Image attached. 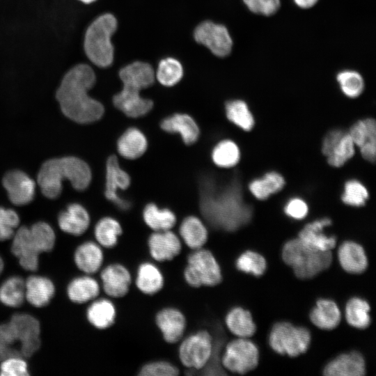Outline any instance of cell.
Listing matches in <instances>:
<instances>
[{
    "label": "cell",
    "instance_id": "30bf717a",
    "mask_svg": "<svg viewBox=\"0 0 376 376\" xmlns=\"http://www.w3.org/2000/svg\"><path fill=\"white\" fill-rule=\"evenodd\" d=\"M259 351L257 345L248 338H239L229 342L221 359L226 370L238 374H245L258 364Z\"/></svg>",
    "mask_w": 376,
    "mask_h": 376
},
{
    "label": "cell",
    "instance_id": "f35d334b",
    "mask_svg": "<svg viewBox=\"0 0 376 376\" xmlns=\"http://www.w3.org/2000/svg\"><path fill=\"white\" fill-rule=\"evenodd\" d=\"M225 109L228 119L240 129L250 131L253 127V116L244 100H230L226 102Z\"/></svg>",
    "mask_w": 376,
    "mask_h": 376
},
{
    "label": "cell",
    "instance_id": "b9f144b4",
    "mask_svg": "<svg viewBox=\"0 0 376 376\" xmlns=\"http://www.w3.org/2000/svg\"><path fill=\"white\" fill-rule=\"evenodd\" d=\"M355 145L348 132H345L326 157L328 164L335 168L343 166L355 153Z\"/></svg>",
    "mask_w": 376,
    "mask_h": 376
},
{
    "label": "cell",
    "instance_id": "2e32d148",
    "mask_svg": "<svg viewBox=\"0 0 376 376\" xmlns=\"http://www.w3.org/2000/svg\"><path fill=\"white\" fill-rule=\"evenodd\" d=\"M362 157L374 162L376 155V123L373 118L359 120L354 123L348 132Z\"/></svg>",
    "mask_w": 376,
    "mask_h": 376
},
{
    "label": "cell",
    "instance_id": "ab89813d",
    "mask_svg": "<svg viewBox=\"0 0 376 376\" xmlns=\"http://www.w3.org/2000/svg\"><path fill=\"white\" fill-rule=\"evenodd\" d=\"M336 81L341 92L347 97H359L365 88L362 75L357 70L346 69L338 72Z\"/></svg>",
    "mask_w": 376,
    "mask_h": 376
},
{
    "label": "cell",
    "instance_id": "db71d44e",
    "mask_svg": "<svg viewBox=\"0 0 376 376\" xmlns=\"http://www.w3.org/2000/svg\"><path fill=\"white\" fill-rule=\"evenodd\" d=\"M281 6V0H266L260 15L265 17L274 15L279 10Z\"/></svg>",
    "mask_w": 376,
    "mask_h": 376
},
{
    "label": "cell",
    "instance_id": "681fc988",
    "mask_svg": "<svg viewBox=\"0 0 376 376\" xmlns=\"http://www.w3.org/2000/svg\"><path fill=\"white\" fill-rule=\"evenodd\" d=\"M1 376H28V364L22 357H12L0 362Z\"/></svg>",
    "mask_w": 376,
    "mask_h": 376
},
{
    "label": "cell",
    "instance_id": "8d00e7d4",
    "mask_svg": "<svg viewBox=\"0 0 376 376\" xmlns=\"http://www.w3.org/2000/svg\"><path fill=\"white\" fill-rule=\"evenodd\" d=\"M25 300V281L15 276L7 279L0 286V301L3 305L17 308Z\"/></svg>",
    "mask_w": 376,
    "mask_h": 376
},
{
    "label": "cell",
    "instance_id": "d590c367",
    "mask_svg": "<svg viewBox=\"0 0 376 376\" xmlns=\"http://www.w3.org/2000/svg\"><path fill=\"white\" fill-rule=\"evenodd\" d=\"M370 311V307L367 301L360 297H352L345 306L346 321L353 327L366 329L371 322Z\"/></svg>",
    "mask_w": 376,
    "mask_h": 376
},
{
    "label": "cell",
    "instance_id": "836d02e7",
    "mask_svg": "<svg viewBox=\"0 0 376 376\" xmlns=\"http://www.w3.org/2000/svg\"><path fill=\"white\" fill-rule=\"evenodd\" d=\"M284 178L276 171L266 173L263 177L253 179L249 184V190L258 200H265L281 191L285 185Z\"/></svg>",
    "mask_w": 376,
    "mask_h": 376
},
{
    "label": "cell",
    "instance_id": "91938a15",
    "mask_svg": "<svg viewBox=\"0 0 376 376\" xmlns=\"http://www.w3.org/2000/svg\"><path fill=\"white\" fill-rule=\"evenodd\" d=\"M79 1H81V2L84 3H91L95 1L96 0H79Z\"/></svg>",
    "mask_w": 376,
    "mask_h": 376
},
{
    "label": "cell",
    "instance_id": "cb8c5ba5",
    "mask_svg": "<svg viewBox=\"0 0 376 376\" xmlns=\"http://www.w3.org/2000/svg\"><path fill=\"white\" fill-rule=\"evenodd\" d=\"M338 257L342 268L350 274H361L368 267V258L363 248L353 241L341 244Z\"/></svg>",
    "mask_w": 376,
    "mask_h": 376
},
{
    "label": "cell",
    "instance_id": "44dd1931",
    "mask_svg": "<svg viewBox=\"0 0 376 376\" xmlns=\"http://www.w3.org/2000/svg\"><path fill=\"white\" fill-rule=\"evenodd\" d=\"M331 220L323 217L311 221L299 231L298 238L310 246L320 251H331L336 244L334 235H327L324 228L331 224Z\"/></svg>",
    "mask_w": 376,
    "mask_h": 376
},
{
    "label": "cell",
    "instance_id": "d6986e66",
    "mask_svg": "<svg viewBox=\"0 0 376 376\" xmlns=\"http://www.w3.org/2000/svg\"><path fill=\"white\" fill-rule=\"evenodd\" d=\"M155 323L164 340L169 343L180 341L187 325L184 314L180 310L172 307L160 310L155 316Z\"/></svg>",
    "mask_w": 376,
    "mask_h": 376
},
{
    "label": "cell",
    "instance_id": "603a6c76",
    "mask_svg": "<svg viewBox=\"0 0 376 376\" xmlns=\"http://www.w3.org/2000/svg\"><path fill=\"white\" fill-rule=\"evenodd\" d=\"M61 230L68 234L78 236L86 231L90 225V217L86 210L78 203L68 205L58 217Z\"/></svg>",
    "mask_w": 376,
    "mask_h": 376
},
{
    "label": "cell",
    "instance_id": "6da1fadb",
    "mask_svg": "<svg viewBox=\"0 0 376 376\" xmlns=\"http://www.w3.org/2000/svg\"><path fill=\"white\" fill-rule=\"evenodd\" d=\"M95 82V72L86 64H79L65 74L56 97L66 117L85 124L95 122L102 116L104 107L88 94Z\"/></svg>",
    "mask_w": 376,
    "mask_h": 376
},
{
    "label": "cell",
    "instance_id": "5bb4252c",
    "mask_svg": "<svg viewBox=\"0 0 376 376\" xmlns=\"http://www.w3.org/2000/svg\"><path fill=\"white\" fill-rule=\"evenodd\" d=\"M11 253L18 259L22 269L36 272L39 267V256L30 233L29 228L25 226L18 228L12 237Z\"/></svg>",
    "mask_w": 376,
    "mask_h": 376
},
{
    "label": "cell",
    "instance_id": "e575fe53",
    "mask_svg": "<svg viewBox=\"0 0 376 376\" xmlns=\"http://www.w3.org/2000/svg\"><path fill=\"white\" fill-rule=\"evenodd\" d=\"M145 223L155 231L170 230L176 223L174 213L167 208H159L154 203L148 204L143 212Z\"/></svg>",
    "mask_w": 376,
    "mask_h": 376
},
{
    "label": "cell",
    "instance_id": "bcb514c9",
    "mask_svg": "<svg viewBox=\"0 0 376 376\" xmlns=\"http://www.w3.org/2000/svg\"><path fill=\"white\" fill-rule=\"evenodd\" d=\"M368 198V191L360 181L352 179L345 183L341 196V200L345 204L360 207L366 203Z\"/></svg>",
    "mask_w": 376,
    "mask_h": 376
},
{
    "label": "cell",
    "instance_id": "7dc6e473",
    "mask_svg": "<svg viewBox=\"0 0 376 376\" xmlns=\"http://www.w3.org/2000/svg\"><path fill=\"white\" fill-rule=\"evenodd\" d=\"M19 224V217L15 210L0 207V242L12 239Z\"/></svg>",
    "mask_w": 376,
    "mask_h": 376
},
{
    "label": "cell",
    "instance_id": "d6a6232c",
    "mask_svg": "<svg viewBox=\"0 0 376 376\" xmlns=\"http://www.w3.org/2000/svg\"><path fill=\"white\" fill-rule=\"evenodd\" d=\"M146 148V136L139 130L134 127L127 130L117 143V149L120 155L129 159L139 157L145 152Z\"/></svg>",
    "mask_w": 376,
    "mask_h": 376
},
{
    "label": "cell",
    "instance_id": "f1b7e54d",
    "mask_svg": "<svg viewBox=\"0 0 376 376\" xmlns=\"http://www.w3.org/2000/svg\"><path fill=\"white\" fill-rule=\"evenodd\" d=\"M179 233L185 244L193 250L202 248L207 240V230L196 217H186L180 226Z\"/></svg>",
    "mask_w": 376,
    "mask_h": 376
},
{
    "label": "cell",
    "instance_id": "680465c9",
    "mask_svg": "<svg viewBox=\"0 0 376 376\" xmlns=\"http://www.w3.org/2000/svg\"><path fill=\"white\" fill-rule=\"evenodd\" d=\"M3 268H4V263H3V258H1V256H0V275L2 273L3 270Z\"/></svg>",
    "mask_w": 376,
    "mask_h": 376
},
{
    "label": "cell",
    "instance_id": "74e56055",
    "mask_svg": "<svg viewBox=\"0 0 376 376\" xmlns=\"http://www.w3.org/2000/svg\"><path fill=\"white\" fill-rule=\"evenodd\" d=\"M122 232L120 223L109 217L101 219L94 229V235L97 244L107 249L113 248L116 245L118 237Z\"/></svg>",
    "mask_w": 376,
    "mask_h": 376
},
{
    "label": "cell",
    "instance_id": "4dcf8cb0",
    "mask_svg": "<svg viewBox=\"0 0 376 376\" xmlns=\"http://www.w3.org/2000/svg\"><path fill=\"white\" fill-rule=\"evenodd\" d=\"M164 282L162 273L154 264L146 262L139 266L136 285L141 292L154 295L163 288Z\"/></svg>",
    "mask_w": 376,
    "mask_h": 376
},
{
    "label": "cell",
    "instance_id": "f5cc1de1",
    "mask_svg": "<svg viewBox=\"0 0 376 376\" xmlns=\"http://www.w3.org/2000/svg\"><path fill=\"white\" fill-rule=\"evenodd\" d=\"M0 341L11 346L17 343L15 331L9 322L0 324Z\"/></svg>",
    "mask_w": 376,
    "mask_h": 376
},
{
    "label": "cell",
    "instance_id": "8992f818",
    "mask_svg": "<svg viewBox=\"0 0 376 376\" xmlns=\"http://www.w3.org/2000/svg\"><path fill=\"white\" fill-rule=\"evenodd\" d=\"M116 17L106 13L99 16L88 27L84 38V50L88 59L95 65L106 68L113 60L111 36L117 29Z\"/></svg>",
    "mask_w": 376,
    "mask_h": 376
},
{
    "label": "cell",
    "instance_id": "f546056e",
    "mask_svg": "<svg viewBox=\"0 0 376 376\" xmlns=\"http://www.w3.org/2000/svg\"><path fill=\"white\" fill-rule=\"evenodd\" d=\"M116 316L115 306L107 299L95 300L86 311L88 321L98 329H105L111 327L115 322Z\"/></svg>",
    "mask_w": 376,
    "mask_h": 376
},
{
    "label": "cell",
    "instance_id": "d4e9b609",
    "mask_svg": "<svg viewBox=\"0 0 376 376\" xmlns=\"http://www.w3.org/2000/svg\"><path fill=\"white\" fill-rule=\"evenodd\" d=\"M104 254L101 246L91 241L79 245L74 253L77 268L87 274L96 273L102 267Z\"/></svg>",
    "mask_w": 376,
    "mask_h": 376
},
{
    "label": "cell",
    "instance_id": "6f0895ef",
    "mask_svg": "<svg viewBox=\"0 0 376 376\" xmlns=\"http://www.w3.org/2000/svg\"><path fill=\"white\" fill-rule=\"evenodd\" d=\"M319 0H292L293 3L299 8L309 9L314 7Z\"/></svg>",
    "mask_w": 376,
    "mask_h": 376
},
{
    "label": "cell",
    "instance_id": "7a4b0ae2",
    "mask_svg": "<svg viewBox=\"0 0 376 376\" xmlns=\"http://www.w3.org/2000/svg\"><path fill=\"white\" fill-rule=\"evenodd\" d=\"M200 208L210 224L226 231H233L246 224L249 218L242 207L233 186H219L210 176L200 180Z\"/></svg>",
    "mask_w": 376,
    "mask_h": 376
},
{
    "label": "cell",
    "instance_id": "c3c4849f",
    "mask_svg": "<svg viewBox=\"0 0 376 376\" xmlns=\"http://www.w3.org/2000/svg\"><path fill=\"white\" fill-rule=\"evenodd\" d=\"M179 369L166 361H155L143 365L139 372L140 376H176Z\"/></svg>",
    "mask_w": 376,
    "mask_h": 376
},
{
    "label": "cell",
    "instance_id": "816d5d0a",
    "mask_svg": "<svg viewBox=\"0 0 376 376\" xmlns=\"http://www.w3.org/2000/svg\"><path fill=\"white\" fill-rule=\"evenodd\" d=\"M345 132L340 129H334L328 132L323 139L322 152L327 157Z\"/></svg>",
    "mask_w": 376,
    "mask_h": 376
},
{
    "label": "cell",
    "instance_id": "1f68e13d",
    "mask_svg": "<svg viewBox=\"0 0 376 376\" xmlns=\"http://www.w3.org/2000/svg\"><path fill=\"white\" fill-rule=\"evenodd\" d=\"M225 322L228 330L239 338H249L256 331L251 313L242 307H235L227 313Z\"/></svg>",
    "mask_w": 376,
    "mask_h": 376
},
{
    "label": "cell",
    "instance_id": "ac0fdd59",
    "mask_svg": "<svg viewBox=\"0 0 376 376\" xmlns=\"http://www.w3.org/2000/svg\"><path fill=\"white\" fill-rule=\"evenodd\" d=\"M104 292L114 298L123 297L127 294L132 277L126 267L113 263L105 267L100 273Z\"/></svg>",
    "mask_w": 376,
    "mask_h": 376
},
{
    "label": "cell",
    "instance_id": "484cf974",
    "mask_svg": "<svg viewBox=\"0 0 376 376\" xmlns=\"http://www.w3.org/2000/svg\"><path fill=\"white\" fill-rule=\"evenodd\" d=\"M312 323L321 329L331 330L341 320L340 311L335 301L329 299H320L310 312Z\"/></svg>",
    "mask_w": 376,
    "mask_h": 376
},
{
    "label": "cell",
    "instance_id": "f6af8a7d",
    "mask_svg": "<svg viewBox=\"0 0 376 376\" xmlns=\"http://www.w3.org/2000/svg\"><path fill=\"white\" fill-rule=\"evenodd\" d=\"M235 265L238 270L256 276H262L267 268L265 258L261 254L250 250L243 252L237 258Z\"/></svg>",
    "mask_w": 376,
    "mask_h": 376
},
{
    "label": "cell",
    "instance_id": "e0dca14e",
    "mask_svg": "<svg viewBox=\"0 0 376 376\" xmlns=\"http://www.w3.org/2000/svg\"><path fill=\"white\" fill-rule=\"evenodd\" d=\"M148 245L151 257L158 262L173 259L182 249L180 238L170 230L152 233L148 238Z\"/></svg>",
    "mask_w": 376,
    "mask_h": 376
},
{
    "label": "cell",
    "instance_id": "52a82bcc",
    "mask_svg": "<svg viewBox=\"0 0 376 376\" xmlns=\"http://www.w3.org/2000/svg\"><path fill=\"white\" fill-rule=\"evenodd\" d=\"M183 275L185 281L194 288L214 286L222 279L221 267L214 256L203 247L189 255Z\"/></svg>",
    "mask_w": 376,
    "mask_h": 376
},
{
    "label": "cell",
    "instance_id": "7c38bea8",
    "mask_svg": "<svg viewBox=\"0 0 376 376\" xmlns=\"http://www.w3.org/2000/svg\"><path fill=\"white\" fill-rule=\"evenodd\" d=\"M194 36L198 43L205 46L218 57H226L232 51V37L223 24L204 21L196 26Z\"/></svg>",
    "mask_w": 376,
    "mask_h": 376
},
{
    "label": "cell",
    "instance_id": "ffe728a7",
    "mask_svg": "<svg viewBox=\"0 0 376 376\" xmlns=\"http://www.w3.org/2000/svg\"><path fill=\"white\" fill-rule=\"evenodd\" d=\"M366 373V363L357 351L343 353L330 361L324 367L327 376H362Z\"/></svg>",
    "mask_w": 376,
    "mask_h": 376
},
{
    "label": "cell",
    "instance_id": "9c48e42d",
    "mask_svg": "<svg viewBox=\"0 0 376 376\" xmlns=\"http://www.w3.org/2000/svg\"><path fill=\"white\" fill-rule=\"evenodd\" d=\"M214 352L212 335L206 330H200L186 337L180 343L178 356L182 364L192 370L204 368L210 363Z\"/></svg>",
    "mask_w": 376,
    "mask_h": 376
},
{
    "label": "cell",
    "instance_id": "83f0119b",
    "mask_svg": "<svg viewBox=\"0 0 376 376\" xmlns=\"http://www.w3.org/2000/svg\"><path fill=\"white\" fill-rule=\"evenodd\" d=\"M100 291L98 282L88 275L73 279L67 287V295L70 300L79 304L95 299Z\"/></svg>",
    "mask_w": 376,
    "mask_h": 376
},
{
    "label": "cell",
    "instance_id": "f907efd6",
    "mask_svg": "<svg viewBox=\"0 0 376 376\" xmlns=\"http://www.w3.org/2000/svg\"><path fill=\"white\" fill-rule=\"evenodd\" d=\"M284 212L289 217L300 220L305 218L308 213V206L306 202L301 198H290L285 205Z\"/></svg>",
    "mask_w": 376,
    "mask_h": 376
},
{
    "label": "cell",
    "instance_id": "60d3db41",
    "mask_svg": "<svg viewBox=\"0 0 376 376\" xmlns=\"http://www.w3.org/2000/svg\"><path fill=\"white\" fill-rule=\"evenodd\" d=\"M212 159L219 167H233L238 163L240 159L239 147L231 140L221 141L213 148Z\"/></svg>",
    "mask_w": 376,
    "mask_h": 376
},
{
    "label": "cell",
    "instance_id": "4fadbf2b",
    "mask_svg": "<svg viewBox=\"0 0 376 376\" xmlns=\"http://www.w3.org/2000/svg\"><path fill=\"white\" fill-rule=\"evenodd\" d=\"M130 184L129 175L123 170L115 155L108 158L106 167L105 196L120 210H128L131 203L118 194V190L126 189Z\"/></svg>",
    "mask_w": 376,
    "mask_h": 376
},
{
    "label": "cell",
    "instance_id": "9f6ffc18",
    "mask_svg": "<svg viewBox=\"0 0 376 376\" xmlns=\"http://www.w3.org/2000/svg\"><path fill=\"white\" fill-rule=\"evenodd\" d=\"M242 1L250 12L260 15L266 0H242Z\"/></svg>",
    "mask_w": 376,
    "mask_h": 376
},
{
    "label": "cell",
    "instance_id": "7402d4cb",
    "mask_svg": "<svg viewBox=\"0 0 376 376\" xmlns=\"http://www.w3.org/2000/svg\"><path fill=\"white\" fill-rule=\"evenodd\" d=\"M55 294V285L49 278L31 275L25 281V299L33 306H47Z\"/></svg>",
    "mask_w": 376,
    "mask_h": 376
},
{
    "label": "cell",
    "instance_id": "277c9868",
    "mask_svg": "<svg viewBox=\"0 0 376 376\" xmlns=\"http://www.w3.org/2000/svg\"><path fill=\"white\" fill-rule=\"evenodd\" d=\"M92 174L88 165L75 157L54 158L42 164L38 174V183L47 198H56L62 191V182L66 179L77 190L86 189Z\"/></svg>",
    "mask_w": 376,
    "mask_h": 376
},
{
    "label": "cell",
    "instance_id": "ee69618b",
    "mask_svg": "<svg viewBox=\"0 0 376 376\" xmlns=\"http://www.w3.org/2000/svg\"><path fill=\"white\" fill-rule=\"evenodd\" d=\"M183 68L181 63L175 58H166L162 59L156 72V78L165 86L175 85L182 79Z\"/></svg>",
    "mask_w": 376,
    "mask_h": 376
},
{
    "label": "cell",
    "instance_id": "3957f363",
    "mask_svg": "<svg viewBox=\"0 0 376 376\" xmlns=\"http://www.w3.org/2000/svg\"><path fill=\"white\" fill-rule=\"evenodd\" d=\"M123 89L113 98L116 108L129 117H141L149 112L152 100L140 95V91L150 86L155 81L152 66L145 62L135 61L120 70Z\"/></svg>",
    "mask_w": 376,
    "mask_h": 376
},
{
    "label": "cell",
    "instance_id": "9a60e30c",
    "mask_svg": "<svg viewBox=\"0 0 376 376\" xmlns=\"http://www.w3.org/2000/svg\"><path fill=\"white\" fill-rule=\"evenodd\" d=\"M2 183L9 199L16 205L28 204L34 197L35 182L22 171H8L3 176Z\"/></svg>",
    "mask_w": 376,
    "mask_h": 376
},
{
    "label": "cell",
    "instance_id": "ba28073f",
    "mask_svg": "<svg viewBox=\"0 0 376 376\" xmlns=\"http://www.w3.org/2000/svg\"><path fill=\"white\" fill-rule=\"evenodd\" d=\"M310 331L288 322H279L271 329L269 343L280 354L297 357L305 353L311 343Z\"/></svg>",
    "mask_w": 376,
    "mask_h": 376
},
{
    "label": "cell",
    "instance_id": "4316f807",
    "mask_svg": "<svg viewBox=\"0 0 376 376\" xmlns=\"http://www.w3.org/2000/svg\"><path fill=\"white\" fill-rule=\"evenodd\" d=\"M161 127L166 132L178 133L186 144H192L198 138L199 129L194 120L189 115L175 113L164 118Z\"/></svg>",
    "mask_w": 376,
    "mask_h": 376
},
{
    "label": "cell",
    "instance_id": "7bdbcfd3",
    "mask_svg": "<svg viewBox=\"0 0 376 376\" xmlns=\"http://www.w3.org/2000/svg\"><path fill=\"white\" fill-rule=\"evenodd\" d=\"M32 240L38 250L42 253L51 251L56 243V235L47 223L38 221L29 227Z\"/></svg>",
    "mask_w": 376,
    "mask_h": 376
},
{
    "label": "cell",
    "instance_id": "5b68a950",
    "mask_svg": "<svg viewBox=\"0 0 376 376\" xmlns=\"http://www.w3.org/2000/svg\"><path fill=\"white\" fill-rule=\"evenodd\" d=\"M283 261L301 279L313 278L328 269L332 262L331 251H320L304 243L299 238L288 240L282 249Z\"/></svg>",
    "mask_w": 376,
    "mask_h": 376
},
{
    "label": "cell",
    "instance_id": "8fae6325",
    "mask_svg": "<svg viewBox=\"0 0 376 376\" xmlns=\"http://www.w3.org/2000/svg\"><path fill=\"white\" fill-rule=\"evenodd\" d=\"M8 322L19 343L21 356L31 357L41 346L40 322L34 316L22 313L13 314Z\"/></svg>",
    "mask_w": 376,
    "mask_h": 376
},
{
    "label": "cell",
    "instance_id": "11a10c76",
    "mask_svg": "<svg viewBox=\"0 0 376 376\" xmlns=\"http://www.w3.org/2000/svg\"><path fill=\"white\" fill-rule=\"evenodd\" d=\"M12 357H22L19 348L0 341V362Z\"/></svg>",
    "mask_w": 376,
    "mask_h": 376
}]
</instances>
